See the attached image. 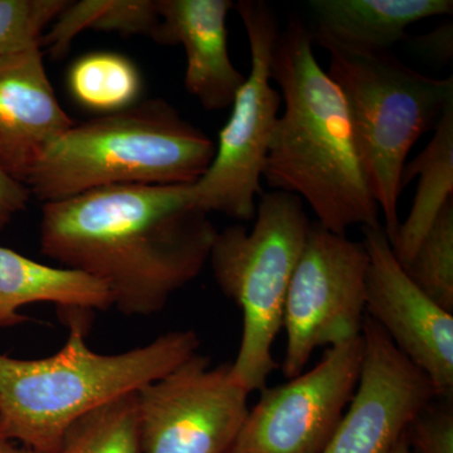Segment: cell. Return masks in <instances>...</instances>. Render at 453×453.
Segmentation results:
<instances>
[{
  "instance_id": "1",
  "label": "cell",
  "mask_w": 453,
  "mask_h": 453,
  "mask_svg": "<svg viewBox=\"0 0 453 453\" xmlns=\"http://www.w3.org/2000/svg\"><path fill=\"white\" fill-rule=\"evenodd\" d=\"M192 184L118 186L42 207L41 252L104 283L112 308L150 316L201 275L219 231Z\"/></svg>"
},
{
  "instance_id": "2",
  "label": "cell",
  "mask_w": 453,
  "mask_h": 453,
  "mask_svg": "<svg viewBox=\"0 0 453 453\" xmlns=\"http://www.w3.org/2000/svg\"><path fill=\"white\" fill-rule=\"evenodd\" d=\"M271 77L285 106L262 179L273 189L305 199L318 225L333 234L380 226L344 96L316 59L312 31L300 18L290 17L280 33Z\"/></svg>"
},
{
  "instance_id": "3",
  "label": "cell",
  "mask_w": 453,
  "mask_h": 453,
  "mask_svg": "<svg viewBox=\"0 0 453 453\" xmlns=\"http://www.w3.org/2000/svg\"><path fill=\"white\" fill-rule=\"evenodd\" d=\"M62 312L68 336L58 353L0 354V437L37 453H56L77 419L160 380L201 345L193 330H177L124 353L100 354L86 342L88 311Z\"/></svg>"
},
{
  "instance_id": "4",
  "label": "cell",
  "mask_w": 453,
  "mask_h": 453,
  "mask_svg": "<svg viewBox=\"0 0 453 453\" xmlns=\"http://www.w3.org/2000/svg\"><path fill=\"white\" fill-rule=\"evenodd\" d=\"M216 145L168 101L151 98L74 124L50 146L26 186L42 203L118 186L195 184Z\"/></svg>"
},
{
  "instance_id": "5",
  "label": "cell",
  "mask_w": 453,
  "mask_h": 453,
  "mask_svg": "<svg viewBox=\"0 0 453 453\" xmlns=\"http://www.w3.org/2000/svg\"><path fill=\"white\" fill-rule=\"evenodd\" d=\"M323 49L330 53L327 73L344 96L366 186L384 214V232L392 243L401 226L398 202L405 159L453 103V77L418 73L392 52Z\"/></svg>"
},
{
  "instance_id": "6",
  "label": "cell",
  "mask_w": 453,
  "mask_h": 453,
  "mask_svg": "<svg viewBox=\"0 0 453 453\" xmlns=\"http://www.w3.org/2000/svg\"><path fill=\"white\" fill-rule=\"evenodd\" d=\"M255 217L251 232L240 225L219 232L210 256L217 285L242 310V340L231 375L249 393L266 388L276 369L273 342L311 228L303 199L281 190L262 195Z\"/></svg>"
},
{
  "instance_id": "7",
  "label": "cell",
  "mask_w": 453,
  "mask_h": 453,
  "mask_svg": "<svg viewBox=\"0 0 453 453\" xmlns=\"http://www.w3.org/2000/svg\"><path fill=\"white\" fill-rule=\"evenodd\" d=\"M234 8L249 38L251 73L232 104L210 168L190 186V203L207 214L252 220L282 105L271 77L280 27L275 12L261 0H241Z\"/></svg>"
},
{
  "instance_id": "8",
  "label": "cell",
  "mask_w": 453,
  "mask_h": 453,
  "mask_svg": "<svg viewBox=\"0 0 453 453\" xmlns=\"http://www.w3.org/2000/svg\"><path fill=\"white\" fill-rule=\"evenodd\" d=\"M368 266L363 242L311 225L286 297L282 372L288 380L303 372L316 348L362 335Z\"/></svg>"
},
{
  "instance_id": "9",
  "label": "cell",
  "mask_w": 453,
  "mask_h": 453,
  "mask_svg": "<svg viewBox=\"0 0 453 453\" xmlns=\"http://www.w3.org/2000/svg\"><path fill=\"white\" fill-rule=\"evenodd\" d=\"M231 365L196 353L136 392L142 453H229L249 416Z\"/></svg>"
},
{
  "instance_id": "10",
  "label": "cell",
  "mask_w": 453,
  "mask_h": 453,
  "mask_svg": "<svg viewBox=\"0 0 453 453\" xmlns=\"http://www.w3.org/2000/svg\"><path fill=\"white\" fill-rule=\"evenodd\" d=\"M363 336L327 349L311 371L262 389L229 453H321L338 428L362 372Z\"/></svg>"
},
{
  "instance_id": "11",
  "label": "cell",
  "mask_w": 453,
  "mask_h": 453,
  "mask_svg": "<svg viewBox=\"0 0 453 453\" xmlns=\"http://www.w3.org/2000/svg\"><path fill=\"white\" fill-rule=\"evenodd\" d=\"M369 257L365 315L421 369L437 398L453 395V315L417 288L393 253L383 226H362Z\"/></svg>"
},
{
  "instance_id": "12",
  "label": "cell",
  "mask_w": 453,
  "mask_h": 453,
  "mask_svg": "<svg viewBox=\"0 0 453 453\" xmlns=\"http://www.w3.org/2000/svg\"><path fill=\"white\" fill-rule=\"evenodd\" d=\"M356 393L321 453H389L419 411L437 399L427 375L365 315Z\"/></svg>"
},
{
  "instance_id": "13",
  "label": "cell",
  "mask_w": 453,
  "mask_h": 453,
  "mask_svg": "<svg viewBox=\"0 0 453 453\" xmlns=\"http://www.w3.org/2000/svg\"><path fill=\"white\" fill-rule=\"evenodd\" d=\"M74 125L44 67L41 43L0 58V170L26 186L50 145Z\"/></svg>"
},
{
  "instance_id": "14",
  "label": "cell",
  "mask_w": 453,
  "mask_h": 453,
  "mask_svg": "<svg viewBox=\"0 0 453 453\" xmlns=\"http://www.w3.org/2000/svg\"><path fill=\"white\" fill-rule=\"evenodd\" d=\"M234 8L231 0H157L153 41L183 47L184 86L208 111L231 107L246 81L229 56L226 19Z\"/></svg>"
},
{
  "instance_id": "15",
  "label": "cell",
  "mask_w": 453,
  "mask_h": 453,
  "mask_svg": "<svg viewBox=\"0 0 453 453\" xmlns=\"http://www.w3.org/2000/svg\"><path fill=\"white\" fill-rule=\"evenodd\" d=\"M312 40L349 52H389L413 23L452 14V0H311Z\"/></svg>"
},
{
  "instance_id": "16",
  "label": "cell",
  "mask_w": 453,
  "mask_h": 453,
  "mask_svg": "<svg viewBox=\"0 0 453 453\" xmlns=\"http://www.w3.org/2000/svg\"><path fill=\"white\" fill-rule=\"evenodd\" d=\"M55 303L57 308L106 311L111 295L95 277L67 267L40 264L0 246V329L26 323L19 309L31 303Z\"/></svg>"
},
{
  "instance_id": "17",
  "label": "cell",
  "mask_w": 453,
  "mask_h": 453,
  "mask_svg": "<svg viewBox=\"0 0 453 453\" xmlns=\"http://www.w3.org/2000/svg\"><path fill=\"white\" fill-rule=\"evenodd\" d=\"M431 142L402 173V189L419 175L412 210L390 243L401 266L412 259L438 214L453 196V103L446 107Z\"/></svg>"
},
{
  "instance_id": "18",
  "label": "cell",
  "mask_w": 453,
  "mask_h": 453,
  "mask_svg": "<svg viewBox=\"0 0 453 453\" xmlns=\"http://www.w3.org/2000/svg\"><path fill=\"white\" fill-rule=\"evenodd\" d=\"M159 22L157 0L67 2L42 37L41 47H46L55 58L65 57L73 38L85 29L145 35L153 40Z\"/></svg>"
},
{
  "instance_id": "19",
  "label": "cell",
  "mask_w": 453,
  "mask_h": 453,
  "mask_svg": "<svg viewBox=\"0 0 453 453\" xmlns=\"http://www.w3.org/2000/svg\"><path fill=\"white\" fill-rule=\"evenodd\" d=\"M68 88L77 103L92 111L111 113L135 105L142 92V76L127 57L95 52L74 62Z\"/></svg>"
},
{
  "instance_id": "20",
  "label": "cell",
  "mask_w": 453,
  "mask_h": 453,
  "mask_svg": "<svg viewBox=\"0 0 453 453\" xmlns=\"http://www.w3.org/2000/svg\"><path fill=\"white\" fill-rule=\"evenodd\" d=\"M56 453H142L136 393L113 399L77 419Z\"/></svg>"
},
{
  "instance_id": "21",
  "label": "cell",
  "mask_w": 453,
  "mask_h": 453,
  "mask_svg": "<svg viewBox=\"0 0 453 453\" xmlns=\"http://www.w3.org/2000/svg\"><path fill=\"white\" fill-rule=\"evenodd\" d=\"M404 273L446 311L453 312V199L440 211Z\"/></svg>"
},
{
  "instance_id": "22",
  "label": "cell",
  "mask_w": 453,
  "mask_h": 453,
  "mask_svg": "<svg viewBox=\"0 0 453 453\" xmlns=\"http://www.w3.org/2000/svg\"><path fill=\"white\" fill-rule=\"evenodd\" d=\"M68 0H0V58L41 43Z\"/></svg>"
},
{
  "instance_id": "23",
  "label": "cell",
  "mask_w": 453,
  "mask_h": 453,
  "mask_svg": "<svg viewBox=\"0 0 453 453\" xmlns=\"http://www.w3.org/2000/svg\"><path fill=\"white\" fill-rule=\"evenodd\" d=\"M452 399L442 403H431L416 414L405 438L412 453H453Z\"/></svg>"
},
{
  "instance_id": "24",
  "label": "cell",
  "mask_w": 453,
  "mask_h": 453,
  "mask_svg": "<svg viewBox=\"0 0 453 453\" xmlns=\"http://www.w3.org/2000/svg\"><path fill=\"white\" fill-rule=\"evenodd\" d=\"M28 188L0 170V231L26 210L31 199Z\"/></svg>"
},
{
  "instance_id": "25",
  "label": "cell",
  "mask_w": 453,
  "mask_h": 453,
  "mask_svg": "<svg viewBox=\"0 0 453 453\" xmlns=\"http://www.w3.org/2000/svg\"><path fill=\"white\" fill-rule=\"evenodd\" d=\"M416 47L438 61L447 62L452 58V25L447 23L438 27L429 35L417 38Z\"/></svg>"
},
{
  "instance_id": "26",
  "label": "cell",
  "mask_w": 453,
  "mask_h": 453,
  "mask_svg": "<svg viewBox=\"0 0 453 453\" xmlns=\"http://www.w3.org/2000/svg\"><path fill=\"white\" fill-rule=\"evenodd\" d=\"M0 453H37L27 447L0 437Z\"/></svg>"
},
{
  "instance_id": "27",
  "label": "cell",
  "mask_w": 453,
  "mask_h": 453,
  "mask_svg": "<svg viewBox=\"0 0 453 453\" xmlns=\"http://www.w3.org/2000/svg\"><path fill=\"white\" fill-rule=\"evenodd\" d=\"M389 453H412V451H411L410 445H408L407 438H405L404 434L399 437V440L396 441L395 445L393 446V449H390Z\"/></svg>"
}]
</instances>
